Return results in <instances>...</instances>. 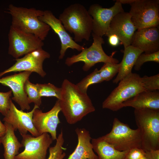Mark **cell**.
<instances>
[{
    "label": "cell",
    "mask_w": 159,
    "mask_h": 159,
    "mask_svg": "<svg viewBox=\"0 0 159 159\" xmlns=\"http://www.w3.org/2000/svg\"><path fill=\"white\" fill-rule=\"evenodd\" d=\"M129 12L124 11L117 14L112 20L109 29L105 35L117 36L124 48L131 45L133 35L137 29L132 22Z\"/></svg>",
    "instance_id": "cell-16"
},
{
    "label": "cell",
    "mask_w": 159,
    "mask_h": 159,
    "mask_svg": "<svg viewBox=\"0 0 159 159\" xmlns=\"http://www.w3.org/2000/svg\"><path fill=\"white\" fill-rule=\"evenodd\" d=\"M120 65V63H104L103 66L99 70L100 75L103 81H109L112 79L118 73Z\"/></svg>",
    "instance_id": "cell-28"
},
{
    "label": "cell",
    "mask_w": 159,
    "mask_h": 159,
    "mask_svg": "<svg viewBox=\"0 0 159 159\" xmlns=\"http://www.w3.org/2000/svg\"><path fill=\"white\" fill-rule=\"evenodd\" d=\"M130 45L146 54L159 51V31L158 27L138 29L133 35Z\"/></svg>",
    "instance_id": "cell-18"
},
{
    "label": "cell",
    "mask_w": 159,
    "mask_h": 159,
    "mask_svg": "<svg viewBox=\"0 0 159 159\" xmlns=\"http://www.w3.org/2000/svg\"><path fill=\"white\" fill-rule=\"evenodd\" d=\"M60 111L59 100L56 101L52 109L47 112H43L39 108L35 110L33 122L39 135L44 133H49L53 140L57 139V128L60 123L58 117Z\"/></svg>",
    "instance_id": "cell-14"
},
{
    "label": "cell",
    "mask_w": 159,
    "mask_h": 159,
    "mask_svg": "<svg viewBox=\"0 0 159 159\" xmlns=\"http://www.w3.org/2000/svg\"><path fill=\"white\" fill-rule=\"evenodd\" d=\"M97 159H98V158Z\"/></svg>",
    "instance_id": "cell-38"
},
{
    "label": "cell",
    "mask_w": 159,
    "mask_h": 159,
    "mask_svg": "<svg viewBox=\"0 0 159 159\" xmlns=\"http://www.w3.org/2000/svg\"><path fill=\"white\" fill-rule=\"evenodd\" d=\"M150 61L159 63V51L151 54H141L138 57L134 66L135 70H139L145 63Z\"/></svg>",
    "instance_id": "cell-29"
},
{
    "label": "cell",
    "mask_w": 159,
    "mask_h": 159,
    "mask_svg": "<svg viewBox=\"0 0 159 159\" xmlns=\"http://www.w3.org/2000/svg\"><path fill=\"white\" fill-rule=\"evenodd\" d=\"M92 34L93 40L92 44L88 48L84 47L79 54L67 57L65 62L67 65L70 66L77 62H82L84 63L83 70L87 71L98 63H118L119 61L113 57L115 52L109 56L104 51L102 47L105 42L103 38L92 33Z\"/></svg>",
    "instance_id": "cell-7"
},
{
    "label": "cell",
    "mask_w": 159,
    "mask_h": 159,
    "mask_svg": "<svg viewBox=\"0 0 159 159\" xmlns=\"http://www.w3.org/2000/svg\"><path fill=\"white\" fill-rule=\"evenodd\" d=\"M102 137L120 151L129 150L135 148H142V140L139 129H132L128 124L123 123L116 117L114 119L111 131Z\"/></svg>",
    "instance_id": "cell-6"
},
{
    "label": "cell",
    "mask_w": 159,
    "mask_h": 159,
    "mask_svg": "<svg viewBox=\"0 0 159 159\" xmlns=\"http://www.w3.org/2000/svg\"><path fill=\"white\" fill-rule=\"evenodd\" d=\"M103 81L100 75L99 70L96 68L91 73L76 85L82 92L87 93L88 88L90 86L100 83Z\"/></svg>",
    "instance_id": "cell-25"
},
{
    "label": "cell",
    "mask_w": 159,
    "mask_h": 159,
    "mask_svg": "<svg viewBox=\"0 0 159 159\" xmlns=\"http://www.w3.org/2000/svg\"><path fill=\"white\" fill-rule=\"evenodd\" d=\"M145 155V151L142 148H135L129 150L126 159H140Z\"/></svg>",
    "instance_id": "cell-32"
},
{
    "label": "cell",
    "mask_w": 159,
    "mask_h": 159,
    "mask_svg": "<svg viewBox=\"0 0 159 159\" xmlns=\"http://www.w3.org/2000/svg\"><path fill=\"white\" fill-rule=\"evenodd\" d=\"M8 54L16 59L42 48L43 41L33 34L20 31L11 26L8 34Z\"/></svg>",
    "instance_id": "cell-9"
},
{
    "label": "cell",
    "mask_w": 159,
    "mask_h": 159,
    "mask_svg": "<svg viewBox=\"0 0 159 159\" xmlns=\"http://www.w3.org/2000/svg\"><path fill=\"white\" fill-rule=\"evenodd\" d=\"M129 12L137 30L159 24V0H136Z\"/></svg>",
    "instance_id": "cell-8"
},
{
    "label": "cell",
    "mask_w": 159,
    "mask_h": 159,
    "mask_svg": "<svg viewBox=\"0 0 159 159\" xmlns=\"http://www.w3.org/2000/svg\"><path fill=\"white\" fill-rule=\"evenodd\" d=\"M5 11L12 16L11 26L23 32L34 35L42 41L47 36L49 26L41 21L39 17L44 11L34 8L17 7L10 4Z\"/></svg>",
    "instance_id": "cell-3"
},
{
    "label": "cell",
    "mask_w": 159,
    "mask_h": 159,
    "mask_svg": "<svg viewBox=\"0 0 159 159\" xmlns=\"http://www.w3.org/2000/svg\"><path fill=\"white\" fill-rule=\"evenodd\" d=\"M24 90L27 96L29 103H33L39 107L42 104V97L39 95L37 84L31 82L29 79L24 84Z\"/></svg>",
    "instance_id": "cell-24"
},
{
    "label": "cell",
    "mask_w": 159,
    "mask_h": 159,
    "mask_svg": "<svg viewBox=\"0 0 159 159\" xmlns=\"http://www.w3.org/2000/svg\"><path fill=\"white\" fill-rule=\"evenodd\" d=\"M6 131V127L0 120V145L1 144V138L5 134Z\"/></svg>",
    "instance_id": "cell-35"
},
{
    "label": "cell",
    "mask_w": 159,
    "mask_h": 159,
    "mask_svg": "<svg viewBox=\"0 0 159 159\" xmlns=\"http://www.w3.org/2000/svg\"><path fill=\"white\" fill-rule=\"evenodd\" d=\"M12 93L11 90L6 92H0V112L4 116L9 109L10 100Z\"/></svg>",
    "instance_id": "cell-31"
},
{
    "label": "cell",
    "mask_w": 159,
    "mask_h": 159,
    "mask_svg": "<svg viewBox=\"0 0 159 159\" xmlns=\"http://www.w3.org/2000/svg\"><path fill=\"white\" fill-rule=\"evenodd\" d=\"M134 114L140 132L142 148L145 151L159 150V110L135 109Z\"/></svg>",
    "instance_id": "cell-4"
},
{
    "label": "cell",
    "mask_w": 159,
    "mask_h": 159,
    "mask_svg": "<svg viewBox=\"0 0 159 159\" xmlns=\"http://www.w3.org/2000/svg\"><path fill=\"white\" fill-rule=\"evenodd\" d=\"M140 159H147L145 156H144Z\"/></svg>",
    "instance_id": "cell-37"
},
{
    "label": "cell",
    "mask_w": 159,
    "mask_h": 159,
    "mask_svg": "<svg viewBox=\"0 0 159 159\" xmlns=\"http://www.w3.org/2000/svg\"><path fill=\"white\" fill-rule=\"evenodd\" d=\"M59 19L66 30L73 34L75 42L90 39L92 33V19L84 6L79 3L69 6L59 15Z\"/></svg>",
    "instance_id": "cell-2"
},
{
    "label": "cell",
    "mask_w": 159,
    "mask_h": 159,
    "mask_svg": "<svg viewBox=\"0 0 159 159\" xmlns=\"http://www.w3.org/2000/svg\"><path fill=\"white\" fill-rule=\"evenodd\" d=\"M143 52L131 45L124 48L122 60L120 63V68L118 74L113 80V83L117 84L126 76L132 73L138 56Z\"/></svg>",
    "instance_id": "cell-21"
},
{
    "label": "cell",
    "mask_w": 159,
    "mask_h": 159,
    "mask_svg": "<svg viewBox=\"0 0 159 159\" xmlns=\"http://www.w3.org/2000/svg\"><path fill=\"white\" fill-rule=\"evenodd\" d=\"M122 4H131L134 2L136 0H118Z\"/></svg>",
    "instance_id": "cell-36"
},
{
    "label": "cell",
    "mask_w": 159,
    "mask_h": 159,
    "mask_svg": "<svg viewBox=\"0 0 159 159\" xmlns=\"http://www.w3.org/2000/svg\"><path fill=\"white\" fill-rule=\"evenodd\" d=\"M39 19L48 25L59 37L61 45L59 59L63 58L67 49L69 48L78 51H81L84 48L83 46L74 41L66 30L61 21L55 16L51 11H44L43 14Z\"/></svg>",
    "instance_id": "cell-15"
},
{
    "label": "cell",
    "mask_w": 159,
    "mask_h": 159,
    "mask_svg": "<svg viewBox=\"0 0 159 159\" xmlns=\"http://www.w3.org/2000/svg\"><path fill=\"white\" fill-rule=\"evenodd\" d=\"M55 145L49 148V154L46 159H63L66 153L63 151L65 148L63 147L64 139L62 131L57 137Z\"/></svg>",
    "instance_id": "cell-26"
},
{
    "label": "cell",
    "mask_w": 159,
    "mask_h": 159,
    "mask_svg": "<svg viewBox=\"0 0 159 159\" xmlns=\"http://www.w3.org/2000/svg\"><path fill=\"white\" fill-rule=\"evenodd\" d=\"M130 107L135 109L148 108L159 110L158 90L140 92L124 102L122 107Z\"/></svg>",
    "instance_id": "cell-20"
},
{
    "label": "cell",
    "mask_w": 159,
    "mask_h": 159,
    "mask_svg": "<svg viewBox=\"0 0 159 159\" xmlns=\"http://www.w3.org/2000/svg\"><path fill=\"white\" fill-rule=\"evenodd\" d=\"M32 73L24 71L0 78V83L10 88L14 96L12 100L19 106L22 110L30 109L24 86Z\"/></svg>",
    "instance_id": "cell-17"
},
{
    "label": "cell",
    "mask_w": 159,
    "mask_h": 159,
    "mask_svg": "<svg viewBox=\"0 0 159 159\" xmlns=\"http://www.w3.org/2000/svg\"><path fill=\"white\" fill-rule=\"evenodd\" d=\"M50 57V54L42 48L34 50L21 58L15 59L16 62L14 64L0 72V78L7 73L24 71L35 72L44 77L46 73L43 69V63L45 59Z\"/></svg>",
    "instance_id": "cell-12"
},
{
    "label": "cell",
    "mask_w": 159,
    "mask_h": 159,
    "mask_svg": "<svg viewBox=\"0 0 159 159\" xmlns=\"http://www.w3.org/2000/svg\"><path fill=\"white\" fill-rule=\"evenodd\" d=\"M144 88L147 90L153 91L159 90V74L148 77L145 75L141 77Z\"/></svg>",
    "instance_id": "cell-30"
},
{
    "label": "cell",
    "mask_w": 159,
    "mask_h": 159,
    "mask_svg": "<svg viewBox=\"0 0 159 159\" xmlns=\"http://www.w3.org/2000/svg\"><path fill=\"white\" fill-rule=\"evenodd\" d=\"M37 108L39 107L34 105L31 111L24 112L18 109L10 99L9 110L3 121L10 124L15 131L18 130L21 135L27 134L29 132L34 136H39L33 122V113Z\"/></svg>",
    "instance_id": "cell-13"
},
{
    "label": "cell",
    "mask_w": 159,
    "mask_h": 159,
    "mask_svg": "<svg viewBox=\"0 0 159 159\" xmlns=\"http://www.w3.org/2000/svg\"><path fill=\"white\" fill-rule=\"evenodd\" d=\"M21 135L24 150L15 159H46L47 150L53 140L48 133L37 137L28 134Z\"/></svg>",
    "instance_id": "cell-11"
},
{
    "label": "cell",
    "mask_w": 159,
    "mask_h": 159,
    "mask_svg": "<svg viewBox=\"0 0 159 159\" xmlns=\"http://www.w3.org/2000/svg\"><path fill=\"white\" fill-rule=\"evenodd\" d=\"M78 143L74 151L67 159H97L90 142L92 138L89 132L84 128H77Z\"/></svg>",
    "instance_id": "cell-19"
},
{
    "label": "cell",
    "mask_w": 159,
    "mask_h": 159,
    "mask_svg": "<svg viewBox=\"0 0 159 159\" xmlns=\"http://www.w3.org/2000/svg\"><path fill=\"white\" fill-rule=\"evenodd\" d=\"M59 100L61 111L71 125L81 120L95 108L87 93L82 92L76 84L65 79L62 83Z\"/></svg>",
    "instance_id": "cell-1"
},
{
    "label": "cell",
    "mask_w": 159,
    "mask_h": 159,
    "mask_svg": "<svg viewBox=\"0 0 159 159\" xmlns=\"http://www.w3.org/2000/svg\"><path fill=\"white\" fill-rule=\"evenodd\" d=\"M91 143L98 159H126L129 151H120L116 150L102 137L92 139Z\"/></svg>",
    "instance_id": "cell-22"
},
{
    "label": "cell",
    "mask_w": 159,
    "mask_h": 159,
    "mask_svg": "<svg viewBox=\"0 0 159 159\" xmlns=\"http://www.w3.org/2000/svg\"><path fill=\"white\" fill-rule=\"evenodd\" d=\"M107 37L108 42L110 45L113 47H115L118 45L120 41L117 36L111 34Z\"/></svg>",
    "instance_id": "cell-34"
},
{
    "label": "cell",
    "mask_w": 159,
    "mask_h": 159,
    "mask_svg": "<svg viewBox=\"0 0 159 159\" xmlns=\"http://www.w3.org/2000/svg\"><path fill=\"white\" fill-rule=\"evenodd\" d=\"M39 95L41 97H53L60 100L61 95V87H58L50 83H37Z\"/></svg>",
    "instance_id": "cell-27"
},
{
    "label": "cell",
    "mask_w": 159,
    "mask_h": 159,
    "mask_svg": "<svg viewBox=\"0 0 159 159\" xmlns=\"http://www.w3.org/2000/svg\"><path fill=\"white\" fill-rule=\"evenodd\" d=\"M145 90L141 82V77L137 74L131 73L119 82L117 86L103 102L102 107L117 111L123 108L124 102Z\"/></svg>",
    "instance_id": "cell-5"
},
{
    "label": "cell",
    "mask_w": 159,
    "mask_h": 159,
    "mask_svg": "<svg viewBox=\"0 0 159 159\" xmlns=\"http://www.w3.org/2000/svg\"><path fill=\"white\" fill-rule=\"evenodd\" d=\"M145 156L147 159H159V150L145 151Z\"/></svg>",
    "instance_id": "cell-33"
},
{
    "label": "cell",
    "mask_w": 159,
    "mask_h": 159,
    "mask_svg": "<svg viewBox=\"0 0 159 159\" xmlns=\"http://www.w3.org/2000/svg\"><path fill=\"white\" fill-rule=\"evenodd\" d=\"M114 5L109 8H104L99 4L91 5L88 10L92 19V33L102 37L107 32L113 18L118 14L124 11L122 4L115 0Z\"/></svg>",
    "instance_id": "cell-10"
},
{
    "label": "cell",
    "mask_w": 159,
    "mask_h": 159,
    "mask_svg": "<svg viewBox=\"0 0 159 159\" xmlns=\"http://www.w3.org/2000/svg\"><path fill=\"white\" fill-rule=\"evenodd\" d=\"M4 124L6 131L1 140L4 149V159H15V157L19 154V149L23 146L15 135L12 126L5 122Z\"/></svg>",
    "instance_id": "cell-23"
}]
</instances>
